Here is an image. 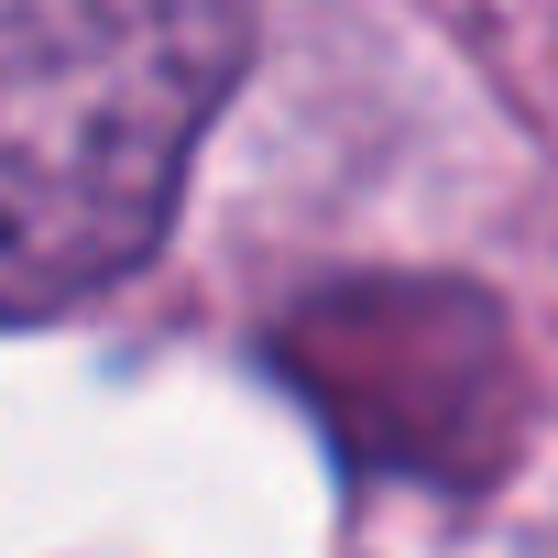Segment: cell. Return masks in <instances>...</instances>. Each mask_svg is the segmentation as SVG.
Masks as SVG:
<instances>
[{
    "mask_svg": "<svg viewBox=\"0 0 558 558\" xmlns=\"http://www.w3.org/2000/svg\"><path fill=\"white\" fill-rule=\"evenodd\" d=\"M252 66V0H0V329L154 263Z\"/></svg>",
    "mask_w": 558,
    "mask_h": 558,
    "instance_id": "cell-1",
    "label": "cell"
}]
</instances>
